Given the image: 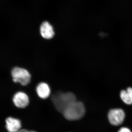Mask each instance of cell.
<instances>
[{
    "instance_id": "cell-6",
    "label": "cell",
    "mask_w": 132,
    "mask_h": 132,
    "mask_svg": "<svg viewBox=\"0 0 132 132\" xmlns=\"http://www.w3.org/2000/svg\"><path fill=\"white\" fill-rule=\"evenodd\" d=\"M42 36L46 39H50L53 38L55 32L53 27L49 22L45 21L42 23L40 28Z\"/></svg>"
},
{
    "instance_id": "cell-5",
    "label": "cell",
    "mask_w": 132,
    "mask_h": 132,
    "mask_svg": "<svg viewBox=\"0 0 132 132\" xmlns=\"http://www.w3.org/2000/svg\"><path fill=\"white\" fill-rule=\"evenodd\" d=\"M13 100L14 105L19 108H24L27 106L29 103L28 96L22 92L16 93L14 95Z\"/></svg>"
},
{
    "instance_id": "cell-9",
    "label": "cell",
    "mask_w": 132,
    "mask_h": 132,
    "mask_svg": "<svg viewBox=\"0 0 132 132\" xmlns=\"http://www.w3.org/2000/svg\"><path fill=\"white\" fill-rule=\"evenodd\" d=\"M120 98L127 105L132 104V88L129 87L126 90L121 91Z\"/></svg>"
},
{
    "instance_id": "cell-3",
    "label": "cell",
    "mask_w": 132,
    "mask_h": 132,
    "mask_svg": "<svg viewBox=\"0 0 132 132\" xmlns=\"http://www.w3.org/2000/svg\"><path fill=\"white\" fill-rule=\"evenodd\" d=\"M13 80L22 86L28 85L31 80V75L28 71L24 68L15 67L11 71Z\"/></svg>"
},
{
    "instance_id": "cell-7",
    "label": "cell",
    "mask_w": 132,
    "mask_h": 132,
    "mask_svg": "<svg viewBox=\"0 0 132 132\" xmlns=\"http://www.w3.org/2000/svg\"><path fill=\"white\" fill-rule=\"evenodd\" d=\"M6 128L9 132H17L21 128L20 121L18 119L9 117L6 120Z\"/></svg>"
},
{
    "instance_id": "cell-10",
    "label": "cell",
    "mask_w": 132,
    "mask_h": 132,
    "mask_svg": "<svg viewBox=\"0 0 132 132\" xmlns=\"http://www.w3.org/2000/svg\"><path fill=\"white\" fill-rule=\"evenodd\" d=\"M118 132H131L130 129L126 127L121 128Z\"/></svg>"
},
{
    "instance_id": "cell-11",
    "label": "cell",
    "mask_w": 132,
    "mask_h": 132,
    "mask_svg": "<svg viewBox=\"0 0 132 132\" xmlns=\"http://www.w3.org/2000/svg\"><path fill=\"white\" fill-rule=\"evenodd\" d=\"M17 132H36L33 131H28V130H25V129H22L19 130V131Z\"/></svg>"
},
{
    "instance_id": "cell-8",
    "label": "cell",
    "mask_w": 132,
    "mask_h": 132,
    "mask_svg": "<svg viewBox=\"0 0 132 132\" xmlns=\"http://www.w3.org/2000/svg\"><path fill=\"white\" fill-rule=\"evenodd\" d=\"M36 92L39 97L43 99H46L50 95V88L47 83L41 82L36 87Z\"/></svg>"
},
{
    "instance_id": "cell-4",
    "label": "cell",
    "mask_w": 132,
    "mask_h": 132,
    "mask_svg": "<svg viewBox=\"0 0 132 132\" xmlns=\"http://www.w3.org/2000/svg\"><path fill=\"white\" fill-rule=\"evenodd\" d=\"M125 118V113L122 109H112L109 112V120L110 123L114 126H119L122 124Z\"/></svg>"
},
{
    "instance_id": "cell-2",
    "label": "cell",
    "mask_w": 132,
    "mask_h": 132,
    "mask_svg": "<svg viewBox=\"0 0 132 132\" xmlns=\"http://www.w3.org/2000/svg\"><path fill=\"white\" fill-rule=\"evenodd\" d=\"M85 109L81 102L76 101L67 108L63 113L64 117L68 120L79 119L85 114Z\"/></svg>"
},
{
    "instance_id": "cell-1",
    "label": "cell",
    "mask_w": 132,
    "mask_h": 132,
    "mask_svg": "<svg viewBox=\"0 0 132 132\" xmlns=\"http://www.w3.org/2000/svg\"><path fill=\"white\" fill-rule=\"evenodd\" d=\"M52 100L57 111L63 113L69 106L76 101V98L74 94L71 92H59L52 95Z\"/></svg>"
}]
</instances>
